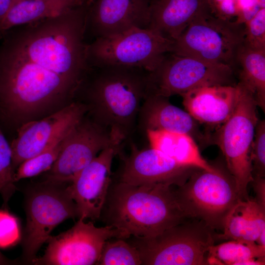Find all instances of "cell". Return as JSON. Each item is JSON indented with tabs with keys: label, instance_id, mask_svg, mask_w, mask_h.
Segmentation results:
<instances>
[{
	"label": "cell",
	"instance_id": "cell-1",
	"mask_svg": "<svg viewBox=\"0 0 265 265\" xmlns=\"http://www.w3.org/2000/svg\"><path fill=\"white\" fill-rule=\"evenodd\" d=\"M148 71L119 66H89L77 95L91 118L122 142L132 132L147 94Z\"/></svg>",
	"mask_w": 265,
	"mask_h": 265
},
{
	"label": "cell",
	"instance_id": "cell-2",
	"mask_svg": "<svg viewBox=\"0 0 265 265\" xmlns=\"http://www.w3.org/2000/svg\"><path fill=\"white\" fill-rule=\"evenodd\" d=\"M107 199L108 225L136 238L155 236L188 218L172 186H136L119 181Z\"/></svg>",
	"mask_w": 265,
	"mask_h": 265
},
{
	"label": "cell",
	"instance_id": "cell-3",
	"mask_svg": "<svg viewBox=\"0 0 265 265\" xmlns=\"http://www.w3.org/2000/svg\"><path fill=\"white\" fill-rule=\"evenodd\" d=\"M198 169L175 190L177 202L187 218L222 230L224 220L240 199L234 179L226 167Z\"/></svg>",
	"mask_w": 265,
	"mask_h": 265
},
{
	"label": "cell",
	"instance_id": "cell-4",
	"mask_svg": "<svg viewBox=\"0 0 265 265\" xmlns=\"http://www.w3.org/2000/svg\"><path fill=\"white\" fill-rule=\"evenodd\" d=\"M215 234L202 220H185L153 236L133 237L131 244L138 250L142 265H204Z\"/></svg>",
	"mask_w": 265,
	"mask_h": 265
},
{
	"label": "cell",
	"instance_id": "cell-5",
	"mask_svg": "<svg viewBox=\"0 0 265 265\" xmlns=\"http://www.w3.org/2000/svg\"><path fill=\"white\" fill-rule=\"evenodd\" d=\"M238 83L241 92L237 105L229 119L211 135V143L213 142L220 149L240 199L246 200L249 199L248 186L253 180L251 152L259 119L253 94Z\"/></svg>",
	"mask_w": 265,
	"mask_h": 265
},
{
	"label": "cell",
	"instance_id": "cell-6",
	"mask_svg": "<svg viewBox=\"0 0 265 265\" xmlns=\"http://www.w3.org/2000/svg\"><path fill=\"white\" fill-rule=\"evenodd\" d=\"M174 41L150 28L134 27L88 43L91 66H119L154 71L172 51Z\"/></svg>",
	"mask_w": 265,
	"mask_h": 265
},
{
	"label": "cell",
	"instance_id": "cell-7",
	"mask_svg": "<svg viewBox=\"0 0 265 265\" xmlns=\"http://www.w3.org/2000/svg\"><path fill=\"white\" fill-rule=\"evenodd\" d=\"M67 184L44 180L27 192L23 243L25 262H33L56 226L67 219L78 218L77 206Z\"/></svg>",
	"mask_w": 265,
	"mask_h": 265
},
{
	"label": "cell",
	"instance_id": "cell-8",
	"mask_svg": "<svg viewBox=\"0 0 265 265\" xmlns=\"http://www.w3.org/2000/svg\"><path fill=\"white\" fill-rule=\"evenodd\" d=\"M243 36L244 24L220 19L209 10L187 26L174 41L171 53L232 68Z\"/></svg>",
	"mask_w": 265,
	"mask_h": 265
},
{
	"label": "cell",
	"instance_id": "cell-9",
	"mask_svg": "<svg viewBox=\"0 0 265 265\" xmlns=\"http://www.w3.org/2000/svg\"><path fill=\"white\" fill-rule=\"evenodd\" d=\"M237 80L230 66L169 53L149 72L146 95L169 98L203 86L235 85Z\"/></svg>",
	"mask_w": 265,
	"mask_h": 265
},
{
	"label": "cell",
	"instance_id": "cell-10",
	"mask_svg": "<svg viewBox=\"0 0 265 265\" xmlns=\"http://www.w3.org/2000/svg\"><path fill=\"white\" fill-rule=\"evenodd\" d=\"M127 233L111 225L97 227L92 221L79 218L68 230L48 239L44 254L34 265H91L97 264L103 246L113 238L126 239Z\"/></svg>",
	"mask_w": 265,
	"mask_h": 265
},
{
	"label": "cell",
	"instance_id": "cell-11",
	"mask_svg": "<svg viewBox=\"0 0 265 265\" xmlns=\"http://www.w3.org/2000/svg\"><path fill=\"white\" fill-rule=\"evenodd\" d=\"M114 144L121 145L108 129L85 115L64 137L55 161L46 172L45 180L71 183L102 150Z\"/></svg>",
	"mask_w": 265,
	"mask_h": 265
},
{
	"label": "cell",
	"instance_id": "cell-12",
	"mask_svg": "<svg viewBox=\"0 0 265 265\" xmlns=\"http://www.w3.org/2000/svg\"><path fill=\"white\" fill-rule=\"evenodd\" d=\"M87 111L84 103L73 101L42 119L23 124L10 144L14 172L23 161L43 152L63 137Z\"/></svg>",
	"mask_w": 265,
	"mask_h": 265
},
{
	"label": "cell",
	"instance_id": "cell-13",
	"mask_svg": "<svg viewBox=\"0 0 265 265\" xmlns=\"http://www.w3.org/2000/svg\"><path fill=\"white\" fill-rule=\"evenodd\" d=\"M121 147L114 144L102 150L68 185L79 218L95 220L100 217L109 192L112 160L120 154Z\"/></svg>",
	"mask_w": 265,
	"mask_h": 265
},
{
	"label": "cell",
	"instance_id": "cell-14",
	"mask_svg": "<svg viewBox=\"0 0 265 265\" xmlns=\"http://www.w3.org/2000/svg\"><path fill=\"white\" fill-rule=\"evenodd\" d=\"M122 157L124 165L119 181L136 186H180L199 169L179 163L151 147L139 150L132 146L130 154Z\"/></svg>",
	"mask_w": 265,
	"mask_h": 265
},
{
	"label": "cell",
	"instance_id": "cell-15",
	"mask_svg": "<svg viewBox=\"0 0 265 265\" xmlns=\"http://www.w3.org/2000/svg\"><path fill=\"white\" fill-rule=\"evenodd\" d=\"M150 0H93L88 5L85 36L94 40L134 27L147 28Z\"/></svg>",
	"mask_w": 265,
	"mask_h": 265
},
{
	"label": "cell",
	"instance_id": "cell-16",
	"mask_svg": "<svg viewBox=\"0 0 265 265\" xmlns=\"http://www.w3.org/2000/svg\"><path fill=\"white\" fill-rule=\"evenodd\" d=\"M241 92L240 84L199 87L181 95L186 111L197 122L223 124L233 113Z\"/></svg>",
	"mask_w": 265,
	"mask_h": 265
},
{
	"label": "cell",
	"instance_id": "cell-17",
	"mask_svg": "<svg viewBox=\"0 0 265 265\" xmlns=\"http://www.w3.org/2000/svg\"><path fill=\"white\" fill-rule=\"evenodd\" d=\"M168 98L147 94L137 118L139 128L186 133L201 143H210V137L200 130L197 122L186 111L172 104Z\"/></svg>",
	"mask_w": 265,
	"mask_h": 265
},
{
	"label": "cell",
	"instance_id": "cell-18",
	"mask_svg": "<svg viewBox=\"0 0 265 265\" xmlns=\"http://www.w3.org/2000/svg\"><path fill=\"white\" fill-rule=\"evenodd\" d=\"M209 10L208 0H150L148 28L175 41L194 19Z\"/></svg>",
	"mask_w": 265,
	"mask_h": 265
},
{
	"label": "cell",
	"instance_id": "cell-19",
	"mask_svg": "<svg viewBox=\"0 0 265 265\" xmlns=\"http://www.w3.org/2000/svg\"><path fill=\"white\" fill-rule=\"evenodd\" d=\"M145 132L151 148L176 162L208 171L214 170V165L202 157L195 140L190 135L164 130H147Z\"/></svg>",
	"mask_w": 265,
	"mask_h": 265
},
{
	"label": "cell",
	"instance_id": "cell-20",
	"mask_svg": "<svg viewBox=\"0 0 265 265\" xmlns=\"http://www.w3.org/2000/svg\"><path fill=\"white\" fill-rule=\"evenodd\" d=\"M88 0H20L0 20V37L18 26L58 16Z\"/></svg>",
	"mask_w": 265,
	"mask_h": 265
},
{
	"label": "cell",
	"instance_id": "cell-21",
	"mask_svg": "<svg viewBox=\"0 0 265 265\" xmlns=\"http://www.w3.org/2000/svg\"><path fill=\"white\" fill-rule=\"evenodd\" d=\"M232 69L238 82L253 94L258 106L265 110V50L252 48L243 43L238 48Z\"/></svg>",
	"mask_w": 265,
	"mask_h": 265
},
{
	"label": "cell",
	"instance_id": "cell-22",
	"mask_svg": "<svg viewBox=\"0 0 265 265\" xmlns=\"http://www.w3.org/2000/svg\"><path fill=\"white\" fill-rule=\"evenodd\" d=\"M265 258V247L256 242L230 240L211 246L208 251L207 265H238L244 260Z\"/></svg>",
	"mask_w": 265,
	"mask_h": 265
},
{
	"label": "cell",
	"instance_id": "cell-23",
	"mask_svg": "<svg viewBox=\"0 0 265 265\" xmlns=\"http://www.w3.org/2000/svg\"><path fill=\"white\" fill-rule=\"evenodd\" d=\"M211 13L223 20L243 25L259 9L265 0H208Z\"/></svg>",
	"mask_w": 265,
	"mask_h": 265
},
{
	"label": "cell",
	"instance_id": "cell-24",
	"mask_svg": "<svg viewBox=\"0 0 265 265\" xmlns=\"http://www.w3.org/2000/svg\"><path fill=\"white\" fill-rule=\"evenodd\" d=\"M222 232L216 233V239L256 242L259 236L245 212L241 199L238 200L226 216Z\"/></svg>",
	"mask_w": 265,
	"mask_h": 265
},
{
	"label": "cell",
	"instance_id": "cell-25",
	"mask_svg": "<svg viewBox=\"0 0 265 265\" xmlns=\"http://www.w3.org/2000/svg\"><path fill=\"white\" fill-rule=\"evenodd\" d=\"M104 244L97 263L101 265H142L137 249L122 238H113Z\"/></svg>",
	"mask_w": 265,
	"mask_h": 265
},
{
	"label": "cell",
	"instance_id": "cell-26",
	"mask_svg": "<svg viewBox=\"0 0 265 265\" xmlns=\"http://www.w3.org/2000/svg\"><path fill=\"white\" fill-rule=\"evenodd\" d=\"M65 135L43 152L21 163L14 172V182L48 171L58 156Z\"/></svg>",
	"mask_w": 265,
	"mask_h": 265
},
{
	"label": "cell",
	"instance_id": "cell-27",
	"mask_svg": "<svg viewBox=\"0 0 265 265\" xmlns=\"http://www.w3.org/2000/svg\"><path fill=\"white\" fill-rule=\"evenodd\" d=\"M12 150L0 128V190L7 199L14 189Z\"/></svg>",
	"mask_w": 265,
	"mask_h": 265
},
{
	"label": "cell",
	"instance_id": "cell-28",
	"mask_svg": "<svg viewBox=\"0 0 265 265\" xmlns=\"http://www.w3.org/2000/svg\"><path fill=\"white\" fill-rule=\"evenodd\" d=\"M243 43L252 48L265 50V8L244 23Z\"/></svg>",
	"mask_w": 265,
	"mask_h": 265
},
{
	"label": "cell",
	"instance_id": "cell-29",
	"mask_svg": "<svg viewBox=\"0 0 265 265\" xmlns=\"http://www.w3.org/2000/svg\"><path fill=\"white\" fill-rule=\"evenodd\" d=\"M251 158L253 177L265 176V121L258 120L251 147Z\"/></svg>",
	"mask_w": 265,
	"mask_h": 265
},
{
	"label": "cell",
	"instance_id": "cell-30",
	"mask_svg": "<svg viewBox=\"0 0 265 265\" xmlns=\"http://www.w3.org/2000/svg\"><path fill=\"white\" fill-rule=\"evenodd\" d=\"M19 237L16 219L8 212L0 211V247H7L13 244Z\"/></svg>",
	"mask_w": 265,
	"mask_h": 265
},
{
	"label": "cell",
	"instance_id": "cell-31",
	"mask_svg": "<svg viewBox=\"0 0 265 265\" xmlns=\"http://www.w3.org/2000/svg\"><path fill=\"white\" fill-rule=\"evenodd\" d=\"M252 183L255 193L254 200L262 207L265 209V178L253 177Z\"/></svg>",
	"mask_w": 265,
	"mask_h": 265
},
{
	"label": "cell",
	"instance_id": "cell-32",
	"mask_svg": "<svg viewBox=\"0 0 265 265\" xmlns=\"http://www.w3.org/2000/svg\"><path fill=\"white\" fill-rule=\"evenodd\" d=\"M13 0H0V20L5 15L10 8Z\"/></svg>",
	"mask_w": 265,
	"mask_h": 265
},
{
	"label": "cell",
	"instance_id": "cell-33",
	"mask_svg": "<svg viewBox=\"0 0 265 265\" xmlns=\"http://www.w3.org/2000/svg\"><path fill=\"white\" fill-rule=\"evenodd\" d=\"M14 263L13 261H10L8 259H6L4 256H3L0 252V265H8Z\"/></svg>",
	"mask_w": 265,
	"mask_h": 265
},
{
	"label": "cell",
	"instance_id": "cell-34",
	"mask_svg": "<svg viewBox=\"0 0 265 265\" xmlns=\"http://www.w3.org/2000/svg\"><path fill=\"white\" fill-rule=\"evenodd\" d=\"M18 0H13L12 3Z\"/></svg>",
	"mask_w": 265,
	"mask_h": 265
},
{
	"label": "cell",
	"instance_id": "cell-35",
	"mask_svg": "<svg viewBox=\"0 0 265 265\" xmlns=\"http://www.w3.org/2000/svg\"><path fill=\"white\" fill-rule=\"evenodd\" d=\"M93 0H88V1H89V2H91Z\"/></svg>",
	"mask_w": 265,
	"mask_h": 265
},
{
	"label": "cell",
	"instance_id": "cell-36",
	"mask_svg": "<svg viewBox=\"0 0 265 265\" xmlns=\"http://www.w3.org/2000/svg\"></svg>",
	"mask_w": 265,
	"mask_h": 265
}]
</instances>
